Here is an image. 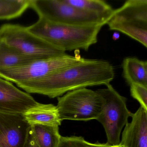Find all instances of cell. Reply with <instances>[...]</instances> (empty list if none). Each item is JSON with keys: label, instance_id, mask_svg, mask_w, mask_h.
<instances>
[{"label": "cell", "instance_id": "5", "mask_svg": "<svg viewBox=\"0 0 147 147\" xmlns=\"http://www.w3.org/2000/svg\"><path fill=\"white\" fill-rule=\"evenodd\" d=\"M107 24L147 47V0H128L114 10Z\"/></svg>", "mask_w": 147, "mask_h": 147}, {"label": "cell", "instance_id": "1", "mask_svg": "<svg viewBox=\"0 0 147 147\" xmlns=\"http://www.w3.org/2000/svg\"><path fill=\"white\" fill-rule=\"evenodd\" d=\"M115 78L113 66L108 61L84 58L80 62L36 80L18 84L28 93L59 97L76 89L107 86Z\"/></svg>", "mask_w": 147, "mask_h": 147}, {"label": "cell", "instance_id": "13", "mask_svg": "<svg viewBox=\"0 0 147 147\" xmlns=\"http://www.w3.org/2000/svg\"><path fill=\"white\" fill-rule=\"evenodd\" d=\"M123 77L130 86L137 83L147 86V62L135 57L125 58L122 63Z\"/></svg>", "mask_w": 147, "mask_h": 147}, {"label": "cell", "instance_id": "3", "mask_svg": "<svg viewBox=\"0 0 147 147\" xmlns=\"http://www.w3.org/2000/svg\"><path fill=\"white\" fill-rule=\"evenodd\" d=\"M30 7L36 12L39 18L68 25L104 26L110 19L76 8L64 0H30Z\"/></svg>", "mask_w": 147, "mask_h": 147}, {"label": "cell", "instance_id": "9", "mask_svg": "<svg viewBox=\"0 0 147 147\" xmlns=\"http://www.w3.org/2000/svg\"><path fill=\"white\" fill-rule=\"evenodd\" d=\"M30 94L23 92L12 82L0 78V113L23 115L38 104Z\"/></svg>", "mask_w": 147, "mask_h": 147}, {"label": "cell", "instance_id": "10", "mask_svg": "<svg viewBox=\"0 0 147 147\" xmlns=\"http://www.w3.org/2000/svg\"><path fill=\"white\" fill-rule=\"evenodd\" d=\"M30 127L23 115L0 113V147H24Z\"/></svg>", "mask_w": 147, "mask_h": 147}, {"label": "cell", "instance_id": "6", "mask_svg": "<svg viewBox=\"0 0 147 147\" xmlns=\"http://www.w3.org/2000/svg\"><path fill=\"white\" fill-rule=\"evenodd\" d=\"M106 86V88L96 91L104 100L103 110L97 120L105 129L107 143L114 146L120 143L121 131L132 113L126 106V98L121 96L111 84Z\"/></svg>", "mask_w": 147, "mask_h": 147}, {"label": "cell", "instance_id": "14", "mask_svg": "<svg viewBox=\"0 0 147 147\" xmlns=\"http://www.w3.org/2000/svg\"><path fill=\"white\" fill-rule=\"evenodd\" d=\"M39 147H57L61 136L57 125H34L31 126Z\"/></svg>", "mask_w": 147, "mask_h": 147}, {"label": "cell", "instance_id": "2", "mask_svg": "<svg viewBox=\"0 0 147 147\" xmlns=\"http://www.w3.org/2000/svg\"><path fill=\"white\" fill-rule=\"evenodd\" d=\"M103 26H77L57 24L39 18L27 27L29 31L53 46L63 51H87L98 42Z\"/></svg>", "mask_w": 147, "mask_h": 147}, {"label": "cell", "instance_id": "12", "mask_svg": "<svg viewBox=\"0 0 147 147\" xmlns=\"http://www.w3.org/2000/svg\"><path fill=\"white\" fill-rule=\"evenodd\" d=\"M23 115L25 120L31 126L39 124L59 126L61 124L57 107L52 104L38 103Z\"/></svg>", "mask_w": 147, "mask_h": 147}, {"label": "cell", "instance_id": "8", "mask_svg": "<svg viewBox=\"0 0 147 147\" xmlns=\"http://www.w3.org/2000/svg\"><path fill=\"white\" fill-rule=\"evenodd\" d=\"M0 38L26 56L35 59L60 56L65 51L29 31L27 27L5 24L0 28Z\"/></svg>", "mask_w": 147, "mask_h": 147}, {"label": "cell", "instance_id": "18", "mask_svg": "<svg viewBox=\"0 0 147 147\" xmlns=\"http://www.w3.org/2000/svg\"><path fill=\"white\" fill-rule=\"evenodd\" d=\"M57 147H111L107 143H94L86 141L83 137L71 136H61Z\"/></svg>", "mask_w": 147, "mask_h": 147}, {"label": "cell", "instance_id": "4", "mask_svg": "<svg viewBox=\"0 0 147 147\" xmlns=\"http://www.w3.org/2000/svg\"><path fill=\"white\" fill-rule=\"evenodd\" d=\"M57 100L56 106L62 121L97 119L104 104V99L97 91L87 88L68 92L58 97Z\"/></svg>", "mask_w": 147, "mask_h": 147}, {"label": "cell", "instance_id": "7", "mask_svg": "<svg viewBox=\"0 0 147 147\" xmlns=\"http://www.w3.org/2000/svg\"><path fill=\"white\" fill-rule=\"evenodd\" d=\"M83 59L80 56L65 54L37 59L24 65L0 69V78L16 85L33 81L76 64Z\"/></svg>", "mask_w": 147, "mask_h": 147}, {"label": "cell", "instance_id": "15", "mask_svg": "<svg viewBox=\"0 0 147 147\" xmlns=\"http://www.w3.org/2000/svg\"><path fill=\"white\" fill-rule=\"evenodd\" d=\"M36 60L21 54L0 38V69L24 65Z\"/></svg>", "mask_w": 147, "mask_h": 147}, {"label": "cell", "instance_id": "19", "mask_svg": "<svg viewBox=\"0 0 147 147\" xmlns=\"http://www.w3.org/2000/svg\"><path fill=\"white\" fill-rule=\"evenodd\" d=\"M129 86L131 97L136 100L141 106L147 111V86L137 83H133Z\"/></svg>", "mask_w": 147, "mask_h": 147}, {"label": "cell", "instance_id": "16", "mask_svg": "<svg viewBox=\"0 0 147 147\" xmlns=\"http://www.w3.org/2000/svg\"><path fill=\"white\" fill-rule=\"evenodd\" d=\"M67 4L88 12L111 18L114 10L108 3L101 0H64Z\"/></svg>", "mask_w": 147, "mask_h": 147}, {"label": "cell", "instance_id": "20", "mask_svg": "<svg viewBox=\"0 0 147 147\" xmlns=\"http://www.w3.org/2000/svg\"><path fill=\"white\" fill-rule=\"evenodd\" d=\"M24 147H39L37 144L36 142L31 127L30 129H29L28 136H27V139H26Z\"/></svg>", "mask_w": 147, "mask_h": 147}, {"label": "cell", "instance_id": "17", "mask_svg": "<svg viewBox=\"0 0 147 147\" xmlns=\"http://www.w3.org/2000/svg\"><path fill=\"white\" fill-rule=\"evenodd\" d=\"M30 7V0H0V20L20 17Z\"/></svg>", "mask_w": 147, "mask_h": 147}, {"label": "cell", "instance_id": "22", "mask_svg": "<svg viewBox=\"0 0 147 147\" xmlns=\"http://www.w3.org/2000/svg\"><path fill=\"white\" fill-rule=\"evenodd\" d=\"M111 147H126L125 145H123V144H118L117 145H114V146H111Z\"/></svg>", "mask_w": 147, "mask_h": 147}, {"label": "cell", "instance_id": "21", "mask_svg": "<svg viewBox=\"0 0 147 147\" xmlns=\"http://www.w3.org/2000/svg\"><path fill=\"white\" fill-rule=\"evenodd\" d=\"M116 35H116V34L115 33H114L113 36V39H115V40H117L119 37V34L118 33H116Z\"/></svg>", "mask_w": 147, "mask_h": 147}, {"label": "cell", "instance_id": "11", "mask_svg": "<svg viewBox=\"0 0 147 147\" xmlns=\"http://www.w3.org/2000/svg\"><path fill=\"white\" fill-rule=\"evenodd\" d=\"M125 126L120 144L126 147H147V111L140 106Z\"/></svg>", "mask_w": 147, "mask_h": 147}]
</instances>
